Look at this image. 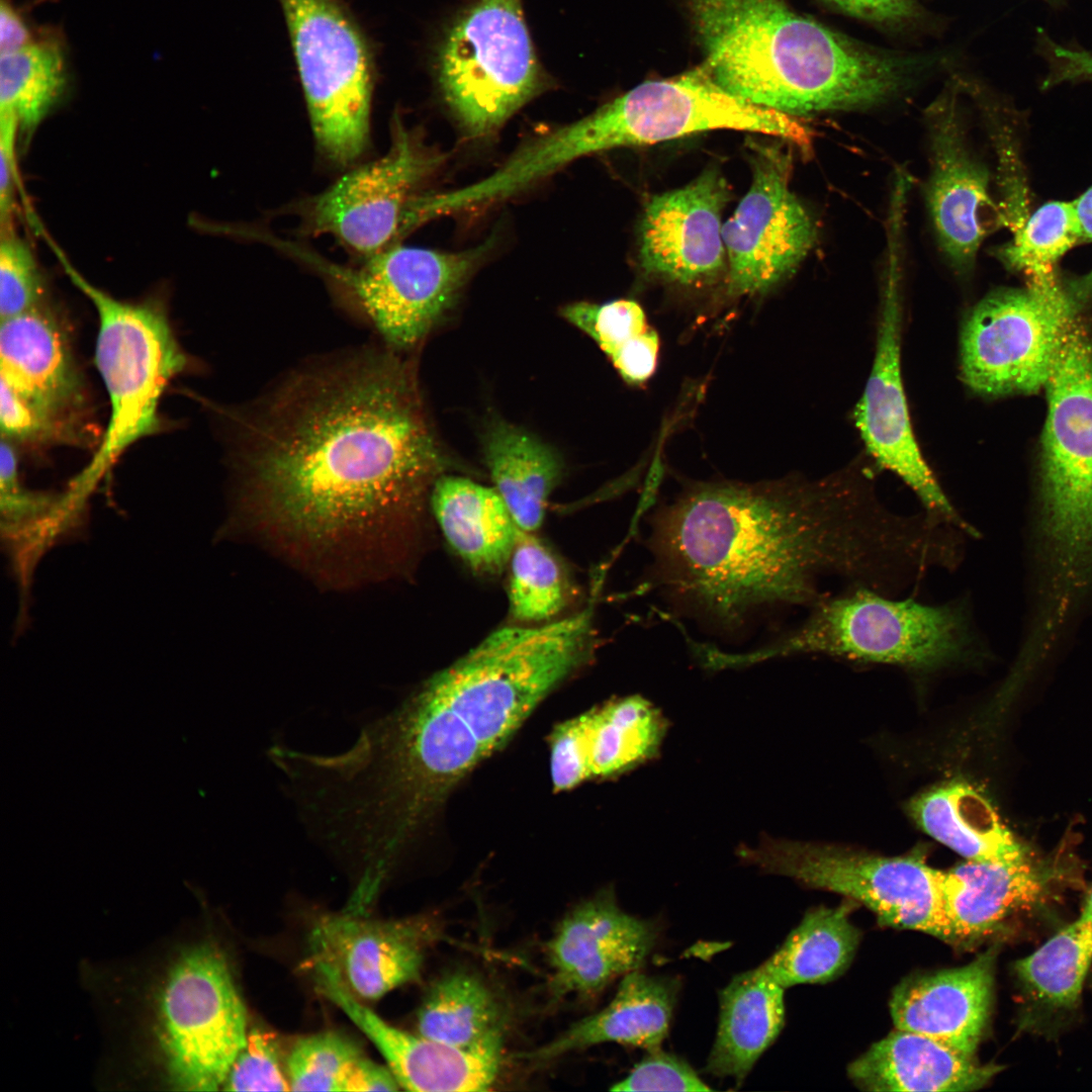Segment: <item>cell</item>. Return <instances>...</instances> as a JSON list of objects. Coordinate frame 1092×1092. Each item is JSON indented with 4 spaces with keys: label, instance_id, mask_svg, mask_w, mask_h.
I'll return each instance as SVG.
<instances>
[{
    "label": "cell",
    "instance_id": "83f0119b",
    "mask_svg": "<svg viewBox=\"0 0 1092 1092\" xmlns=\"http://www.w3.org/2000/svg\"><path fill=\"white\" fill-rule=\"evenodd\" d=\"M679 989L677 978L630 972L623 976L615 997L604 1009L575 1022L525 1058L545 1062L604 1042L647 1052L660 1049L668 1034Z\"/></svg>",
    "mask_w": 1092,
    "mask_h": 1092
},
{
    "label": "cell",
    "instance_id": "f6af8a7d",
    "mask_svg": "<svg viewBox=\"0 0 1092 1092\" xmlns=\"http://www.w3.org/2000/svg\"><path fill=\"white\" fill-rule=\"evenodd\" d=\"M613 1091H711L713 1088L685 1060L661 1051H649Z\"/></svg>",
    "mask_w": 1092,
    "mask_h": 1092
},
{
    "label": "cell",
    "instance_id": "f1b7e54d",
    "mask_svg": "<svg viewBox=\"0 0 1092 1092\" xmlns=\"http://www.w3.org/2000/svg\"><path fill=\"white\" fill-rule=\"evenodd\" d=\"M430 503L443 535L479 574H498L510 562L520 528L494 487L440 475Z\"/></svg>",
    "mask_w": 1092,
    "mask_h": 1092
},
{
    "label": "cell",
    "instance_id": "d6a6232c",
    "mask_svg": "<svg viewBox=\"0 0 1092 1092\" xmlns=\"http://www.w3.org/2000/svg\"><path fill=\"white\" fill-rule=\"evenodd\" d=\"M70 85L65 43L50 28L39 40L1 55L0 128L27 145L41 122L66 98Z\"/></svg>",
    "mask_w": 1092,
    "mask_h": 1092
},
{
    "label": "cell",
    "instance_id": "5bb4252c",
    "mask_svg": "<svg viewBox=\"0 0 1092 1092\" xmlns=\"http://www.w3.org/2000/svg\"><path fill=\"white\" fill-rule=\"evenodd\" d=\"M488 244L456 253L394 245L358 268L313 262L350 294L388 349L398 352L430 332Z\"/></svg>",
    "mask_w": 1092,
    "mask_h": 1092
},
{
    "label": "cell",
    "instance_id": "7dc6e473",
    "mask_svg": "<svg viewBox=\"0 0 1092 1092\" xmlns=\"http://www.w3.org/2000/svg\"><path fill=\"white\" fill-rule=\"evenodd\" d=\"M400 1086L387 1067H383L364 1056L350 1069L342 1091H396Z\"/></svg>",
    "mask_w": 1092,
    "mask_h": 1092
},
{
    "label": "cell",
    "instance_id": "d6986e66",
    "mask_svg": "<svg viewBox=\"0 0 1092 1092\" xmlns=\"http://www.w3.org/2000/svg\"><path fill=\"white\" fill-rule=\"evenodd\" d=\"M659 928L623 911L612 890L582 901L560 921L547 945L556 994L594 997L615 979L639 970Z\"/></svg>",
    "mask_w": 1092,
    "mask_h": 1092
},
{
    "label": "cell",
    "instance_id": "4dcf8cb0",
    "mask_svg": "<svg viewBox=\"0 0 1092 1092\" xmlns=\"http://www.w3.org/2000/svg\"><path fill=\"white\" fill-rule=\"evenodd\" d=\"M909 812L926 833L967 860L1017 863L1030 858L989 801L967 783H947L919 795Z\"/></svg>",
    "mask_w": 1092,
    "mask_h": 1092
},
{
    "label": "cell",
    "instance_id": "f907efd6",
    "mask_svg": "<svg viewBox=\"0 0 1092 1092\" xmlns=\"http://www.w3.org/2000/svg\"><path fill=\"white\" fill-rule=\"evenodd\" d=\"M1078 919L1092 924V887L1088 892Z\"/></svg>",
    "mask_w": 1092,
    "mask_h": 1092
},
{
    "label": "cell",
    "instance_id": "8d00e7d4",
    "mask_svg": "<svg viewBox=\"0 0 1092 1092\" xmlns=\"http://www.w3.org/2000/svg\"><path fill=\"white\" fill-rule=\"evenodd\" d=\"M0 494L2 534L13 562L33 565L75 515L66 507L63 495L33 492L21 484L13 443L2 437Z\"/></svg>",
    "mask_w": 1092,
    "mask_h": 1092
},
{
    "label": "cell",
    "instance_id": "816d5d0a",
    "mask_svg": "<svg viewBox=\"0 0 1092 1092\" xmlns=\"http://www.w3.org/2000/svg\"><path fill=\"white\" fill-rule=\"evenodd\" d=\"M1044 1H1048V2L1054 4V3H1059L1061 0H1044Z\"/></svg>",
    "mask_w": 1092,
    "mask_h": 1092
},
{
    "label": "cell",
    "instance_id": "60d3db41",
    "mask_svg": "<svg viewBox=\"0 0 1092 1092\" xmlns=\"http://www.w3.org/2000/svg\"><path fill=\"white\" fill-rule=\"evenodd\" d=\"M561 314L597 342L610 359L658 337L647 324L643 308L631 299L573 302L564 306Z\"/></svg>",
    "mask_w": 1092,
    "mask_h": 1092
},
{
    "label": "cell",
    "instance_id": "74e56055",
    "mask_svg": "<svg viewBox=\"0 0 1092 1092\" xmlns=\"http://www.w3.org/2000/svg\"><path fill=\"white\" fill-rule=\"evenodd\" d=\"M1079 242L1082 235L1073 201H1049L1028 216L997 256L1006 267L1025 275L1028 285L1045 286L1059 278V261Z\"/></svg>",
    "mask_w": 1092,
    "mask_h": 1092
},
{
    "label": "cell",
    "instance_id": "44dd1931",
    "mask_svg": "<svg viewBox=\"0 0 1092 1092\" xmlns=\"http://www.w3.org/2000/svg\"><path fill=\"white\" fill-rule=\"evenodd\" d=\"M668 723L639 695L613 699L558 724L550 735L556 791L625 774L660 752Z\"/></svg>",
    "mask_w": 1092,
    "mask_h": 1092
},
{
    "label": "cell",
    "instance_id": "e575fe53",
    "mask_svg": "<svg viewBox=\"0 0 1092 1092\" xmlns=\"http://www.w3.org/2000/svg\"><path fill=\"white\" fill-rule=\"evenodd\" d=\"M852 908L849 901L810 910L760 965L784 989L835 979L849 966L859 941V932L849 920Z\"/></svg>",
    "mask_w": 1092,
    "mask_h": 1092
},
{
    "label": "cell",
    "instance_id": "c3c4849f",
    "mask_svg": "<svg viewBox=\"0 0 1092 1092\" xmlns=\"http://www.w3.org/2000/svg\"><path fill=\"white\" fill-rule=\"evenodd\" d=\"M848 13L885 21L898 20L913 11L911 0H830Z\"/></svg>",
    "mask_w": 1092,
    "mask_h": 1092
},
{
    "label": "cell",
    "instance_id": "7a4b0ae2",
    "mask_svg": "<svg viewBox=\"0 0 1092 1092\" xmlns=\"http://www.w3.org/2000/svg\"><path fill=\"white\" fill-rule=\"evenodd\" d=\"M395 353L305 364L236 417L233 460L262 518L328 542L421 510L445 458Z\"/></svg>",
    "mask_w": 1092,
    "mask_h": 1092
},
{
    "label": "cell",
    "instance_id": "30bf717a",
    "mask_svg": "<svg viewBox=\"0 0 1092 1092\" xmlns=\"http://www.w3.org/2000/svg\"><path fill=\"white\" fill-rule=\"evenodd\" d=\"M443 96L466 131L500 126L540 92L545 75L521 0H476L448 30L437 58Z\"/></svg>",
    "mask_w": 1092,
    "mask_h": 1092
},
{
    "label": "cell",
    "instance_id": "7c38bea8",
    "mask_svg": "<svg viewBox=\"0 0 1092 1092\" xmlns=\"http://www.w3.org/2000/svg\"><path fill=\"white\" fill-rule=\"evenodd\" d=\"M737 855L767 874L842 894L870 908L883 925L956 943L942 895V871L915 856H880L834 845L766 837Z\"/></svg>",
    "mask_w": 1092,
    "mask_h": 1092
},
{
    "label": "cell",
    "instance_id": "8992f818",
    "mask_svg": "<svg viewBox=\"0 0 1092 1092\" xmlns=\"http://www.w3.org/2000/svg\"><path fill=\"white\" fill-rule=\"evenodd\" d=\"M794 630L744 653L720 651L721 669L772 658L822 654L859 662L933 670L965 660L978 647L971 615L963 602L929 605L893 600L858 585L819 599Z\"/></svg>",
    "mask_w": 1092,
    "mask_h": 1092
},
{
    "label": "cell",
    "instance_id": "ffe728a7",
    "mask_svg": "<svg viewBox=\"0 0 1092 1092\" xmlns=\"http://www.w3.org/2000/svg\"><path fill=\"white\" fill-rule=\"evenodd\" d=\"M432 928L422 918L326 914L308 934L310 962L330 966L359 1000H376L420 977Z\"/></svg>",
    "mask_w": 1092,
    "mask_h": 1092
},
{
    "label": "cell",
    "instance_id": "9a60e30c",
    "mask_svg": "<svg viewBox=\"0 0 1092 1092\" xmlns=\"http://www.w3.org/2000/svg\"><path fill=\"white\" fill-rule=\"evenodd\" d=\"M431 151L395 116L389 150L356 168L302 208L308 235H331L365 258L394 245L406 230L420 184L440 165Z\"/></svg>",
    "mask_w": 1092,
    "mask_h": 1092
},
{
    "label": "cell",
    "instance_id": "2e32d148",
    "mask_svg": "<svg viewBox=\"0 0 1092 1092\" xmlns=\"http://www.w3.org/2000/svg\"><path fill=\"white\" fill-rule=\"evenodd\" d=\"M750 164V187L721 231L733 296L768 291L795 271L817 235L790 189L791 155L778 145L751 143Z\"/></svg>",
    "mask_w": 1092,
    "mask_h": 1092
},
{
    "label": "cell",
    "instance_id": "ee69618b",
    "mask_svg": "<svg viewBox=\"0 0 1092 1092\" xmlns=\"http://www.w3.org/2000/svg\"><path fill=\"white\" fill-rule=\"evenodd\" d=\"M1 437L12 443H47L74 440L76 432L48 416L5 382L0 384Z\"/></svg>",
    "mask_w": 1092,
    "mask_h": 1092
},
{
    "label": "cell",
    "instance_id": "484cf974",
    "mask_svg": "<svg viewBox=\"0 0 1092 1092\" xmlns=\"http://www.w3.org/2000/svg\"><path fill=\"white\" fill-rule=\"evenodd\" d=\"M995 957L991 948L964 967L902 982L890 1001L896 1028L974 1057L990 1016Z\"/></svg>",
    "mask_w": 1092,
    "mask_h": 1092
},
{
    "label": "cell",
    "instance_id": "52a82bcc",
    "mask_svg": "<svg viewBox=\"0 0 1092 1092\" xmlns=\"http://www.w3.org/2000/svg\"><path fill=\"white\" fill-rule=\"evenodd\" d=\"M53 243L50 241L66 274L98 315L94 359L110 405L96 452L66 492L71 502L82 507L129 447L160 431L162 395L171 380L184 371L187 357L160 301L112 296L88 281Z\"/></svg>",
    "mask_w": 1092,
    "mask_h": 1092
},
{
    "label": "cell",
    "instance_id": "d4e9b609",
    "mask_svg": "<svg viewBox=\"0 0 1092 1092\" xmlns=\"http://www.w3.org/2000/svg\"><path fill=\"white\" fill-rule=\"evenodd\" d=\"M0 380L38 410L77 431L84 389L71 342L43 303L1 318Z\"/></svg>",
    "mask_w": 1092,
    "mask_h": 1092
},
{
    "label": "cell",
    "instance_id": "f35d334b",
    "mask_svg": "<svg viewBox=\"0 0 1092 1092\" xmlns=\"http://www.w3.org/2000/svg\"><path fill=\"white\" fill-rule=\"evenodd\" d=\"M532 534L520 529L509 562L510 612L522 622L546 621L560 612L565 602L560 568Z\"/></svg>",
    "mask_w": 1092,
    "mask_h": 1092
},
{
    "label": "cell",
    "instance_id": "ac0fdd59",
    "mask_svg": "<svg viewBox=\"0 0 1092 1092\" xmlns=\"http://www.w3.org/2000/svg\"><path fill=\"white\" fill-rule=\"evenodd\" d=\"M730 194L720 171L710 168L681 188L652 196L639 223L643 273L682 286L714 281L725 262L721 216Z\"/></svg>",
    "mask_w": 1092,
    "mask_h": 1092
},
{
    "label": "cell",
    "instance_id": "836d02e7",
    "mask_svg": "<svg viewBox=\"0 0 1092 1092\" xmlns=\"http://www.w3.org/2000/svg\"><path fill=\"white\" fill-rule=\"evenodd\" d=\"M419 1034L471 1052L502 1053L504 1014L491 990L467 971L449 972L429 988L418 1011Z\"/></svg>",
    "mask_w": 1092,
    "mask_h": 1092
},
{
    "label": "cell",
    "instance_id": "bcb514c9",
    "mask_svg": "<svg viewBox=\"0 0 1092 1092\" xmlns=\"http://www.w3.org/2000/svg\"><path fill=\"white\" fill-rule=\"evenodd\" d=\"M50 28L34 29L22 10L10 0L0 5V52L1 55L16 52L43 37Z\"/></svg>",
    "mask_w": 1092,
    "mask_h": 1092
},
{
    "label": "cell",
    "instance_id": "1f68e13d",
    "mask_svg": "<svg viewBox=\"0 0 1092 1092\" xmlns=\"http://www.w3.org/2000/svg\"><path fill=\"white\" fill-rule=\"evenodd\" d=\"M482 448L494 488L517 526L524 532H535L562 475L558 454L526 430L503 420L490 423Z\"/></svg>",
    "mask_w": 1092,
    "mask_h": 1092
},
{
    "label": "cell",
    "instance_id": "603a6c76",
    "mask_svg": "<svg viewBox=\"0 0 1092 1092\" xmlns=\"http://www.w3.org/2000/svg\"><path fill=\"white\" fill-rule=\"evenodd\" d=\"M321 993L374 1043L401 1089L410 1091H485L500 1064L498 1052H471L401 1030L350 993L333 969L314 967Z\"/></svg>",
    "mask_w": 1092,
    "mask_h": 1092
},
{
    "label": "cell",
    "instance_id": "7bdbcfd3",
    "mask_svg": "<svg viewBox=\"0 0 1092 1092\" xmlns=\"http://www.w3.org/2000/svg\"><path fill=\"white\" fill-rule=\"evenodd\" d=\"M228 1091H289L276 1036L254 1028L237 1056L222 1085Z\"/></svg>",
    "mask_w": 1092,
    "mask_h": 1092
},
{
    "label": "cell",
    "instance_id": "8fae6325",
    "mask_svg": "<svg viewBox=\"0 0 1092 1092\" xmlns=\"http://www.w3.org/2000/svg\"><path fill=\"white\" fill-rule=\"evenodd\" d=\"M317 147L332 162L358 159L369 140L373 56L339 0H279Z\"/></svg>",
    "mask_w": 1092,
    "mask_h": 1092
},
{
    "label": "cell",
    "instance_id": "277c9868",
    "mask_svg": "<svg viewBox=\"0 0 1092 1092\" xmlns=\"http://www.w3.org/2000/svg\"><path fill=\"white\" fill-rule=\"evenodd\" d=\"M705 67L729 93L793 116L874 105L903 81L897 59L857 47L786 0H688Z\"/></svg>",
    "mask_w": 1092,
    "mask_h": 1092
},
{
    "label": "cell",
    "instance_id": "d590c367",
    "mask_svg": "<svg viewBox=\"0 0 1092 1092\" xmlns=\"http://www.w3.org/2000/svg\"><path fill=\"white\" fill-rule=\"evenodd\" d=\"M1092 965V924L1078 918L1015 965L1026 1000L1036 1009H1074Z\"/></svg>",
    "mask_w": 1092,
    "mask_h": 1092
},
{
    "label": "cell",
    "instance_id": "ba28073f",
    "mask_svg": "<svg viewBox=\"0 0 1092 1092\" xmlns=\"http://www.w3.org/2000/svg\"><path fill=\"white\" fill-rule=\"evenodd\" d=\"M1043 529L1067 578L1092 568V333L1081 316L1065 330L1044 386Z\"/></svg>",
    "mask_w": 1092,
    "mask_h": 1092
},
{
    "label": "cell",
    "instance_id": "7402d4cb",
    "mask_svg": "<svg viewBox=\"0 0 1092 1092\" xmlns=\"http://www.w3.org/2000/svg\"><path fill=\"white\" fill-rule=\"evenodd\" d=\"M1071 872L1056 861L967 860L942 871V895L956 943L985 938L1009 922L1048 908L1069 886Z\"/></svg>",
    "mask_w": 1092,
    "mask_h": 1092
},
{
    "label": "cell",
    "instance_id": "ab89813d",
    "mask_svg": "<svg viewBox=\"0 0 1092 1092\" xmlns=\"http://www.w3.org/2000/svg\"><path fill=\"white\" fill-rule=\"evenodd\" d=\"M362 1057L360 1046L339 1032L325 1031L301 1037L286 1059L290 1089L342 1091L350 1069Z\"/></svg>",
    "mask_w": 1092,
    "mask_h": 1092
},
{
    "label": "cell",
    "instance_id": "5b68a950",
    "mask_svg": "<svg viewBox=\"0 0 1092 1092\" xmlns=\"http://www.w3.org/2000/svg\"><path fill=\"white\" fill-rule=\"evenodd\" d=\"M712 129L781 138L809 151L812 132L799 117L749 103L723 89L703 65L651 80L587 116L525 146L523 160L537 178L585 155L651 145Z\"/></svg>",
    "mask_w": 1092,
    "mask_h": 1092
},
{
    "label": "cell",
    "instance_id": "b9f144b4",
    "mask_svg": "<svg viewBox=\"0 0 1092 1092\" xmlns=\"http://www.w3.org/2000/svg\"><path fill=\"white\" fill-rule=\"evenodd\" d=\"M44 277L30 245L14 225L1 228L0 315L10 317L42 303Z\"/></svg>",
    "mask_w": 1092,
    "mask_h": 1092
},
{
    "label": "cell",
    "instance_id": "e0dca14e",
    "mask_svg": "<svg viewBox=\"0 0 1092 1092\" xmlns=\"http://www.w3.org/2000/svg\"><path fill=\"white\" fill-rule=\"evenodd\" d=\"M900 243L889 242V265L876 354L854 419L869 453L917 494L927 515L975 535L922 457L912 432L900 370Z\"/></svg>",
    "mask_w": 1092,
    "mask_h": 1092
},
{
    "label": "cell",
    "instance_id": "3957f363",
    "mask_svg": "<svg viewBox=\"0 0 1092 1092\" xmlns=\"http://www.w3.org/2000/svg\"><path fill=\"white\" fill-rule=\"evenodd\" d=\"M594 603L553 623L491 632L329 758L352 820L402 848L445 794L500 748L596 645Z\"/></svg>",
    "mask_w": 1092,
    "mask_h": 1092
},
{
    "label": "cell",
    "instance_id": "6da1fadb",
    "mask_svg": "<svg viewBox=\"0 0 1092 1092\" xmlns=\"http://www.w3.org/2000/svg\"><path fill=\"white\" fill-rule=\"evenodd\" d=\"M845 485H689L649 519L644 585L678 617L734 635L777 610L815 604L826 575L880 593L912 582L931 549L922 518L895 516Z\"/></svg>",
    "mask_w": 1092,
    "mask_h": 1092
},
{
    "label": "cell",
    "instance_id": "4fadbf2b",
    "mask_svg": "<svg viewBox=\"0 0 1092 1092\" xmlns=\"http://www.w3.org/2000/svg\"><path fill=\"white\" fill-rule=\"evenodd\" d=\"M158 1011L171 1084L186 1091L222 1086L249 1031L245 1005L218 949L202 944L180 957L165 981Z\"/></svg>",
    "mask_w": 1092,
    "mask_h": 1092
},
{
    "label": "cell",
    "instance_id": "4316f807",
    "mask_svg": "<svg viewBox=\"0 0 1092 1092\" xmlns=\"http://www.w3.org/2000/svg\"><path fill=\"white\" fill-rule=\"evenodd\" d=\"M1001 1067L982 1065L917 1032L896 1028L848 1067V1076L868 1091H973Z\"/></svg>",
    "mask_w": 1092,
    "mask_h": 1092
},
{
    "label": "cell",
    "instance_id": "9c48e42d",
    "mask_svg": "<svg viewBox=\"0 0 1092 1092\" xmlns=\"http://www.w3.org/2000/svg\"><path fill=\"white\" fill-rule=\"evenodd\" d=\"M1092 303V270L1045 286L988 294L961 338L964 382L986 396L1034 393L1045 386L1062 336Z\"/></svg>",
    "mask_w": 1092,
    "mask_h": 1092
},
{
    "label": "cell",
    "instance_id": "cb8c5ba5",
    "mask_svg": "<svg viewBox=\"0 0 1092 1092\" xmlns=\"http://www.w3.org/2000/svg\"><path fill=\"white\" fill-rule=\"evenodd\" d=\"M928 121L927 203L946 258L961 273L969 272L986 235L981 210L991 204L988 171L971 154L951 102L936 104Z\"/></svg>",
    "mask_w": 1092,
    "mask_h": 1092
},
{
    "label": "cell",
    "instance_id": "681fc988",
    "mask_svg": "<svg viewBox=\"0 0 1092 1092\" xmlns=\"http://www.w3.org/2000/svg\"><path fill=\"white\" fill-rule=\"evenodd\" d=\"M1082 242H1092V185L1073 201Z\"/></svg>",
    "mask_w": 1092,
    "mask_h": 1092
},
{
    "label": "cell",
    "instance_id": "f546056e",
    "mask_svg": "<svg viewBox=\"0 0 1092 1092\" xmlns=\"http://www.w3.org/2000/svg\"><path fill=\"white\" fill-rule=\"evenodd\" d=\"M784 991L761 965L733 977L719 995V1024L706 1073L743 1083L784 1026Z\"/></svg>",
    "mask_w": 1092,
    "mask_h": 1092
}]
</instances>
